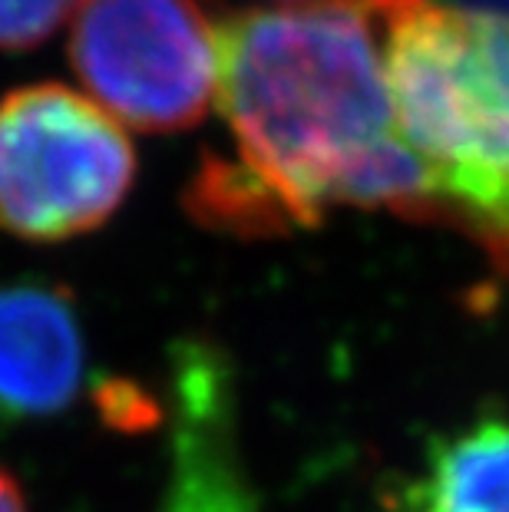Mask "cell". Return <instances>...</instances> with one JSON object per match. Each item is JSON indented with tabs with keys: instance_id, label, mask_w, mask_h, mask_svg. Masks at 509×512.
Here are the masks:
<instances>
[{
	"instance_id": "52a82bcc",
	"label": "cell",
	"mask_w": 509,
	"mask_h": 512,
	"mask_svg": "<svg viewBox=\"0 0 509 512\" xmlns=\"http://www.w3.org/2000/svg\"><path fill=\"white\" fill-rule=\"evenodd\" d=\"M394 512H509V420L483 417L433 440Z\"/></svg>"
},
{
	"instance_id": "3957f363",
	"label": "cell",
	"mask_w": 509,
	"mask_h": 512,
	"mask_svg": "<svg viewBox=\"0 0 509 512\" xmlns=\"http://www.w3.org/2000/svg\"><path fill=\"white\" fill-rule=\"evenodd\" d=\"M136 182V149L100 103L67 83L0 96V228L67 242L100 228Z\"/></svg>"
},
{
	"instance_id": "6da1fadb",
	"label": "cell",
	"mask_w": 509,
	"mask_h": 512,
	"mask_svg": "<svg viewBox=\"0 0 509 512\" xmlns=\"http://www.w3.org/2000/svg\"><path fill=\"white\" fill-rule=\"evenodd\" d=\"M215 30L238 162L291 225H321L334 205L427 212V176L394 123L384 0L238 10Z\"/></svg>"
},
{
	"instance_id": "8992f818",
	"label": "cell",
	"mask_w": 509,
	"mask_h": 512,
	"mask_svg": "<svg viewBox=\"0 0 509 512\" xmlns=\"http://www.w3.org/2000/svg\"><path fill=\"white\" fill-rule=\"evenodd\" d=\"M86 341L57 281H0V430L60 417L83 390Z\"/></svg>"
},
{
	"instance_id": "277c9868",
	"label": "cell",
	"mask_w": 509,
	"mask_h": 512,
	"mask_svg": "<svg viewBox=\"0 0 509 512\" xmlns=\"http://www.w3.org/2000/svg\"><path fill=\"white\" fill-rule=\"evenodd\" d=\"M70 63L93 103L143 133L196 126L219 96V30L196 0H83Z\"/></svg>"
},
{
	"instance_id": "5b68a950",
	"label": "cell",
	"mask_w": 509,
	"mask_h": 512,
	"mask_svg": "<svg viewBox=\"0 0 509 512\" xmlns=\"http://www.w3.org/2000/svg\"><path fill=\"white\" fill-rule=\"evenodd\" d=\"M169 479L159 512H262L238 446L235 370L222 347L169 351Z\"/></svg>"
},
{
	"instance_id": "7a4b0ae2",
	"label": "cell",
	"mask_w": 509,
	"mask_h": 512,
	"mask_svg": "<svg viewBox=\"0 0 509 512\" xmlns=\"http://www.w3.org/2000/svg\"><path fill=\"white\" fill-rule=\"evenodd\" d=\"M384 63L427 212H450L509 261V17L384 0Z\"/></svg>"
},
{
	"instance_id": "ba28073f",
	"label": "cell",
	"mask_w": 509,
	"mask_h": 512,
	"mask_svg": "<svg viewBox=\"0 0 509 512\" xmlns=\"http://www.w3.org/2000/svg\"><path fill=\"white\" fill-rule=\"evenodd\" d=\"M83 0H0V50H30L77 14Z\"/></svg>"
},
{
	"instance_id": "9c48e42d",
	"label": "cell",
	"mask_w": 509,
	"mask_h": 512,
	"mask_svg": "<svg viewBox=\"0 0 509 512\" xmlns=\"http://www.w3.org/2000/svg\"><path fill=\"white\" fill-rule=\"evenodd\" d=\"M0 512H27V499L20 493L17 479L0 466Z\"/></svg>"
}]
</instances>
